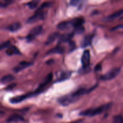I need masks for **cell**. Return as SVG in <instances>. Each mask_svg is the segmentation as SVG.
Instances as JSON below:
<instances>
[{
    "label": "cell",
    "mask_w": 123,
    "mask_h": 123,
    "mask_svg": "<svg viewBox=\"0 0 123 123\" xmlns=\"http://www.w3.org/2000/svg\"><path fill=\"white\" fill-rule=\"evenodd\" d=\"M96 86V85L94 86L92 88V90L95 88ZM92 89L90 88L89 90H87L86 88L78 89V90L72 92V93L59 97L58 98V102L60 105H61L63 106H68L69 105L74 103L77 100H78L80 98V97L82 96L83 95L90 92L92 90Z\"/></svg>",
    "instance_id": "6da1fadb"
},
{
    "label": "cell",
    "mask_w": 123,
    "mask_h": 123,
    "mask_svg": "<svg viewBox=\"0 0 123 123\" xmlns=\"http://www.w3.org/2000/svg\"><path fill=\"white\" fill-rule=\"evenodd\" d=\"M111 106V103H108V104L100 106L97 107V108H90V109H86V110L80 112L79 113V115H81V116L94 117L96 115L102 114L105 111L108 110Z\"/></svg>",
    "instance_id": "7a4b0ae2"
},
{
    "label": "cell",
    "mask_w": 123,
    "mask_h": 123,
    "mask_svg": "<svg viewBox=\"0 0 123 123\" xmlns=\"http://www.w3.org/2000/svg\"><path fill=\"white\" fill-rule=\"evenodd\" d=\"M121 68L120 67H114L109 70L107 73L100 76L102 80H110L114 79L120 73Z\"/></svg>",
    "instance_id": "3957f363"
},
{
    "label": "cell",
    "mask_w": 123,
    "mask_h": 123,
    "mask_svg": "<svg viewBox=\"0 0 123 123\" xmlns=\"http://www.w3.org/2000/svg\"><path fill=\"white\" fill-rule=\"evenodd\" d=\"M52 79V73H50L44 78V79L42 80V82L38 85L37 88L34 91H33L34 96H36V95L38 94H40V92H43L44 88L47 86V85H48V84L50 83V82L51 81Z\"/></svg>",
    "instance_id": "277c9868"
},
{
    "label": "cell",
    "mask_w": 123,
    "mask_h": 123,
    "mask_svg": "<svg viewBox=\"0 0 123 123\" xmlns=\"http://www.w3.org/2000/svg\"><path fill=\"white\" fill-rule=\"evenodd\" d=\"M45 16V13L44 12V10H40L39 8H37L34 14L30 16L26 20V22L32 24L37 22L38 20L43 19Z\"/></svg>",
    "instance_id": "5b68a950"
},
{
    "label": "cell",
    "mask_w": 123,
    "mask_h": 123,
    "mask_svg": "<svg viewBox=\"0 0 123 123\" xmlns=\"http://www.w3.org/2000/svg\"><path fill=\"white\" fill-rule=\"evenodd\" d=\"M42 30V25H37L32 28L30 31L29 33L26 37V39L28 42H30L34 39L36 36H38Z\"/></svg>",
    "instance_id": "8992f818"
},
{
    "label": "cell",
    "mask_w": 123,
    "mask_h": 123,
    "mask_svg": "<svg viewBox=\"0 0 123 123\" xmlns=\"http://www.w3.org/2000/svg\"><path fill=\"white\" fill-rule=\"evenodd\" d=\"M33 96H35L33 92H28V93L25 94L20 95V96H16V97L10 98V102L12 104H16V103H20L22 101L25 100L27 99L28 98H30V97H33Z\"/></svg>",
    "instance_id": "52a82bcc"
},
{
    "label": "cell",
    "mask_w": 123,
    "mask_h": 123,
    "mask_svg": "<svg viewBox=\"0 0 123 123\" xmlns=\"http://www.w3.org/2000/svg\"><path fill=\"white\" fill-rule=\"evenodd\" d=\"M81 62L82 67L84 68H87L90 62V50L86 49L83 52L81 57Z\"/></svg>",
    "instance_id": "ba28073f"
},
{
    "label": "cell",
    "mask_w": 123,
    "mask_h": 123,
    "mask_svg": "<svg viewBox=\"0 0 123 123\" xmlns=\"http://www.w3.org/2000/svg\"><path fill=\"white\" fill-rule=\"evenodd\" d=\"M32 64V62H27V61H21L16 66L13 67V71L14 73H18V72L23 70L25 68L31 66Z\"/></svg>",
    "instance_id": "9c48e42d"
},
{
    "label": "cell",
    "mask_w": 123,
    "mask_h": 123,
    "mask_svg": "<svg viewBox=\"0 0 123 123\" xmlns=\"http://www.w3.org/2000/svg\"><path fill=\"white\" fill-rule=\"evenodd\" d=\"M72 27H73V24H72V20L61 22L57 25V28L60 30H67Z\"/></svg>",
    "instance_id": "30bf717a"
},
{
    "label": "cell",
    "mask_w": 123,
    "mask_h": 123,
    "mask_svg": "<svg viewBox=\"0 0 123 123\" xmlns=\"http://www.w3.org/2000/svg\"><path fill=\"white\" fill-rule=\"evenodd\" d=\"M93 37V34H88L84 36L81 42V46L82 48H86L91 45Z\"/></svg>",
    "instance_id": "8fae6325"
},
{
    "label": "cell",
    "mask_w": 123,
    "mask_h": 123,
    "mask_svg": "<svg viewBox=\"0 0 123 123\" xmlns=\"http://www.w3.org/2000/svg\"><path fill=\"white\" fill-rule=\"evenodd\" d=\"M74 35V32H67L64 33L60 36L59 38V43H65V42H70L71 41V38L73 37Z\"/></svg>",
    "instance_id": "7c38bea8"
},
{
    "label": "cell",
    "mask_w": 123,
    "mask_h": 123,
    "mask_svg": "<svg viewBox=\"0 0 123 123\" xmlns=\"http://www.w3.org/2000/svg\"><path fill=\"white\" fill-rule=\"evenodd\" d=\"M123 14V8L117 11V12H114V13H112L111 14L109 15L108 16L106 17L105 18V20L106 21H112V20H115L117 18H119L120 16H122Z\"/></svg>",
    "instance_id": "4fadbf2b"
},
{
    "label": "cell",
    "mask_w": 123,
    "mask_h": 123,
    "mask_svg": "<svg viewBox=\"0 0 123 123\" xmlns=\"http://www.w3.org/2000/svg\"><path fill=\"white\" fill-rule=\"evenodd\" d=\"M24 118L22 116L19 115V114H12L10 117H8L6 121L7 123H14V122H19V121H24Z\"/></svg>",
    "instance_id": "5bb4252c"
},
{
    "label": "cell",
    "mask_w": 123,
    "mask_h": 123,
    "mask_svg": "<svg viewBox=\"0 0 123 123\" xmlns=\"http://www.w3.org/2000/svg\"><path fill=\"white\" fill-rule=\"evenodd\" d=\"M64 52V48L62 46L60 45V44L56 45V46L54 47L52 49L49 50L47 52V54H62Z\"/></svg>",
    "instance_id": "9a60e30c"
},
{
    "label": "cell",
    "mask_w": 123,
    "mask_h": 123,
    "mask_svg": "<svg viewBox=\"0 0 123 123\" xmlns=\"http://www.w3.org/2000/svg\"><path fill=\"white\" fill-rule=\"evenodd\" d=\"M6 53L8 55H10V56L13 55H19L20 54L19 49L14 46H10L7 49H6Z\"/></svg>",
    "instance_id": "2e32d148"
},
{
    "label": "cell",
    "mask_w": 123,
    "mask_h": 123,
    "mask_svg": "<svg viewBox=\"0 0 123 123\" xmlns=\"http://www.w3.org/2000/svg\"><path fill=\"white\" fill-rule=\"evenodd\" d=\"M71 72H68V71H65V72H61L60 75L59 76L58 78L56 80V82H62L64 80H67V79L70 78L71 76Z\"/></svg>",
    "instance_id": "e0dca14e"
},
{
    "label": "cell",
    "mask_w": 123,
    "mask_h": 123,
    "mask_svg": "<svg viewBox=\"0 0 123 123\" xmlns=\"http://www.w3.org/2000/svg\"><path fill=\"white\" fill-rule=\"evenodd\" d=\"M59 33L58 32H54V33H52L48 36V38H47L46 41L45 42V44L48 45V44H50L52 43L55 40L56 38H57L59 37Z\"/></svg>",
    "instance_id": "ac0fdd59"
},
{
    "label": "cell",
    "mask_w": 123,
    "mask_h": 123,
    "mask_svg": "<svg viewBox=\"0 0 123 123\" xmlns=\"http://www.w3.org/2000/svg\"><path fill=\"white\" fill-rule=\"evenodd\" d=\"M21 27V25L19 22H14L11 25H10L7 28V30L8 31H11V32H16L18 30H19V29Z\"/></svg>",
    "instance_id": "d6986e66"
},
{
    "label": "cell",
    "mask_w": 123,
    "mask_h": 123,
    "mask_svg": "<svg viewBox=\"0 0 123 123\" xmlns=\"http://www.w3.org/2000/svg\"><path fill=\"white\" fill-rule=\"evenodd\" d=\"M14 78L13 75L12 74H8V75H6L2 77L1 79V82L2 84H7V83L12 82V80H14Z\"/></svg>",
    "instance_id": "ffe728a7"
},
{
    "label": "cell",
    "mask_w": 123,
    "mask_h": 123,
    "mask_svg": "<svg viewBox=\"0 0 123 123\" xmlns=\"http://www.w3.org/2000/svg\"><path fill=\"white\" fill-rule=\"evenodd\" d=\"M40 1L38 0H34V1H31L30 2H28L27 3V6L30 8V9H34L35 8H36L38 5V4L39 3Z\"/></svg>",
    "instance_id": "44dd1931"
},
{
    "label": "cell",
    "mask_w": 123,
    "mask_h": 123,
    "mask_svg": "<svg viewBox=\"0 0 123 123\" xmlns=\"http://www.w3.org/2000/svg\"><path fill=\"white\" fill-rule=\"evenodd\" d=\"M113 123H123V115H118L114 116Z\"/></svg>",
    "instance_id": "7402d4cb"
},
{
    "label": "cell",
    "mask_w": 123,
    "mask_h": 123,
    "mask_svg": "<svg viewBox=\"0 0 123 123\" xmlns=\"http://www.w3.org/2000/svg\"><path fill=\"white\" fill-rule=\"evenodd\" d=\"M84 31H85V29H84V27L83 26V25L77 26V27L74 28V33L78 34H82V32H84Z\"/></svg>",
    "instance_id": "603a6c76"
},
{
    "label": "cell",
    "mask_w": 123,
    "mask_h": 123,
    "mask_svg": "<svg viewBox=\"0 0 123 123\" xmlns=\"http://www.w3.org/2000/svg\"><path fill=\"white\" fill-rule=\"evenodd\" d=\"M9 46H10V41H6V42H3L1 43V46H0V49L2 50L3 49H7Z\"/></svg>",
    "instance_id": "cb8c5ba5"
},
{
    "label": "cell",
    "mask_w": 123,
    "mask_h": 123,
    "mask_svg": "<svg viewBox=\"0 0 123 123\" xmlns=\"http://www.w3.org/2000/svg\"><path fill=\"white\" fill-rule=\"evenodd\" d=\"M13 1H9V0H5V1H1V7H6V6L10 4Z\"/></svg>",
    "instance_id": "d4e9b609"
},
{
    "label": "cell",
    "mask_w": 123,
    "mask_h": 123,
    "mask_svg": "<svg viewBox=\"0 0 123 123\" xmlns=\"http://www.w3.org/2000/svg\"><path fill=\"white\" fill-rule=\"evenodd\" d=\"M80 3H81V1H79V0H72L70 2V4L71 6H76V7L79 6Z\"/></svg>",
    "instance_id": "484cf974"
},
{
    "label": "cell",
    "mask_w": 123,
    "mask_h": 123,
    "mask_svg": "<svg viewBox=\"0 0 123 123\" xmlns=\"http://www.w3.org/2000/svg\"><path fill=\"white\" fill-rule=\"evenodd\" d=\"M69 43V45H70V50H73L76 48V45H75V43L73 41L71 40L70 42H68Z\"/></svg>",
    "instance_id": "4316f807"
},
{
    "label": "cell",
    "mask_w": 123,
    "mask_h": 123,
    "mask_svg": "<svg viewBox=\"0 0 123 123\" xmlns=\"http://www.w3.org/2000/svg\"><path fill=\"white\" fill-rule=\"evenodd\" d=\"M16 85V84H14V83H12V84L8 85V86H7V87L6 88V89H5V90H12V89H13L14 87H15Z\"/></svg>",
    "instance_id": "83f0119b"
},
{
    "label": "cell",
    "mask_w": 123,
    "mask_h": 123,
    "mask_svg": "<svg viewBox=\"0 0 123 123\" xmlns=\"http://www.w3.org/2000/svg\"><path fill=\"white\" fill-rule=\"evenodd\" d=\"M102 69V65H101L100 63H98V64L96 65L95 66L94 68V71L95 72H98V71H100Z\"/></svg>",
    "instance_id": "f1b7e54d"
},
{
    "label": "cell",
    "mask_w": 123,
    "mask_h": 123,
    "mask_svg": "<svg viewBox=\"0 0 123 123\" xmlns=\"http://www.w3.org/2000/svg\"><path fill=\"white\" fill-rule=\"evenodd\" d=\"M119 29H123V25H118L117 26H115V27L112 28V31H114V30H119Z\"/></svg>",
    "instance_id": "f546056e"
},
{
    "label": "cell",
    "mask_w": 123,
    "mask_h": 123,
    "mask_svg": "<svg viewBox=\"0 0 123 123\" xmlns=\"http://www.w3.org/2000/svg\"><path fill=\"white\" fill-rule=\"evenodd\" d=\"M82 122V120H77V121H73V122H71L68 123H81Z\"/></svg>",
    "instance_id": "4dcf8cb0"
}]
</instances>
